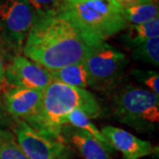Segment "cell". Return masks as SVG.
I'll use <instances>...</instances> for the list:
<instances>
[{"mask_svg":"<svg viewBox=\"0 0 159 159\" xmlns=\"http://www.w3.org/2000/svg\"><path fill=\"white\" fill-rule=\"evenodd\" d=\"M7 86L43 91L53 80L48 70L23 55L12 57L6 65Z\"/></svg>","mask_w":159,"mask_h":159,"instance_id":"obj_9","label":"cell"},{"mask_svg":"<svg viewBox=\"0 0 159 159\" xmlns=\"http://www.w3.org/2000/svg\"><path fill=\"white\" fill-rule=\"evenodd\" d=\"M2 89H3L2 87H0V93H1V91H2ZM4 91H5V89H4Z\"/></svg>","mask_w":159,"mask_h":159,"instance_id":"obj_24","label":"cell"},{"mask_svg":"<svg viewBox=\"0 0 159 159\" xmlns=\"http://www.w3.org/2000/svg\"><path fill=\"white\" fill-rule=\"evenodd\" d=\"M131 74L137 81L146 86L148 90L159 97V74L157 72L142 69H132Z\"/></svg>","mask_w":159,"mask_h":159,"instance_id":"obj_19","label":"cell"},{"mask_svg":"<svg viewBox=\"0 0 159 159\" xmlns=\"http://www.w3.org/2000/svg\"><path fill=\"white\" fill-rule=\"evenodd\" d=\"M50 74L53 80L68 86L85 89L89 87V77L84 60L55 71H51Z\"/></svg>","mask_w":159,"mask_h":159,"instance_id":"obj_12","label":"cell"},{"mask_svg":"<svg viewBox=\"0 0 159 159\" xmlns=\"http://www.w3.org/2000/svg\"><path fill=\"white\" fill-rule=\"evenodd\" d=\"M67 125H72L75 128L83 131L89 135L96 139L97 142L105 148L109 154L113 153L114 148L111 147L106 137L102 134L101 131L97 128L90 119L80 110H74L67 116Z\"/></svg>","mask_w":159,"mask_h":159,"instance_id":"obj_14","label":"cell"},{"mask_svg":"<svg viewBox=\"0 0 159 159\" xmlns=\"http://www.w3.org/2000/svg\"><path fill=\"white\" fill-rule=\"evenodd\" d=\"M110 113L118 122L140 133H150L159 124V97L148 89L121 84L110 94Z\"/></svg>","mask_w":159,"mask_h":159,"instance_id":"obj_3","label":"cell"},{"mask_svg":"<svg viewBox=\"0 0 159 159\" xmlns=\"http://www.w3.org/2000/svg\"><path fill=\"white\" fill-rule=\"evenodd\" d=\"M60 12L102 41L128 26L121 9L111 0H65Z\"/></svg>","mask_w":159,"mask_h":159,"instance_id":"obj_4","label":"cell"},{"mask_svg":"<svg viewBox=\"0 0 159 159\" xmlns=\"http://www.w3.org/2000/svg\"><path fill=\"white\" fill-rule=\"evenodd\" d=\"M22 51L0 28V55L6 61V64L11 57L16 55H20Z\"/></svg>","mask_w":159,"mask_h":159,"instance_id":"obj_20","label":"cell"},{"mask_svg":"<svg viewBox=\"0 0 159 159\" xmlns=\"http://www.w3.org/2000/svg\"><path fill=\"white\" fill-rule=\"evenodd\" d=\"M102 42L59 11L37 20L26 37L22 53L51 72L83 61Z\"/></svg>","mask_w":159,"mask_h":159,"instance_id":"obj_1","label":"cell"},{"mask_svg":"<svg viewBox=\"0 0 159 159\" xmlns=\"http://www.w3.org/2000/svg\"><path fill=\"white\" fill-rule=\"evenodd\" d=\"M122 15L128 25H140L147 23L158 18V2L154 1L147 4L134 6L121 10Z\"/></svg>","mask_w":159,"mask_h":159,"instance_id":"obj_15","label":"cell"},{"mask_svg":"<svg viewBox=\"0 0 159 159\" xmlns=\"http://www.w3.org/2000/svg\"><path fill=\"white\" fill-rule=\"evenodd\" d=\"M37 20L27 0H0V28L21 51L29 30Z\"/></svg>","mask_w":159,"mask_h":159,"instance_id":"obj_7","label":"cell"},{"mask_svg":"<svg viewBox=\"0 0 159 159\" xmlns=\"http://www.w3.org/2000/svg\"><path fill=\"white\" fill-rule=\"evenodd\" d=\"M11 128L19 146L29 159H70V148L66 142L41 134L20 119H13Z\"/></svg>","mask_w":159,"mask_h":159,"instance_id":"obj_6","label":"cell"},{"mask_svg":"<svg viewBox=\"0 0 159 159\" xmlns=\"http://www.w3.org/2000/svg\"><path fill=\"white\" fill-rule=\"evenodd\" d=\"M126 32L122 35V40L125 45L134 49L147 40L159 36V18L147 23L140 25L129 24Z\"/></svg>","mask_w":159,"mask_h":159,"instance_id":"obj_13","label":"cell"},{"mask_svg":"<svg viewBox=\"0 0 159 159\" xmlns=\"http://www.w3.org/2000/svg\"><path fill=\"white\" fill-rule=\"evenodd\" d=\"M61 136L66 144H72L84 159H112L96 139L72 125L63 126Z\"/></svg>","mask_w":159,"mask_h":159,"instance_id":"obj_11","label":"cell"},{"mask_svg":"<svg viewBox=\"0 0 159 159\" xmlns=\"http://www.w3.org/2000/svg\"><path fill=\"white\" fill-rule=\"evenodd\" d=\"M2 99L12 119L23 120L34 129L41 114L43 91L12 87L4 91Z\"/></svg>","mask_w":159,"mask_h":159,"instance_id":"obj_8","label":"cell"},{"mask_svg":"<svg viewBox=\"0 0 159 159\" xmlns=\"http://www.w3.org/2000/svg\"><path fill=\"white\" fill-rule=\"evenodd\" d=\"M0 159H29L10 129L0 130Z\"/></svg>","mask_w":159,"mask_h":159,"instance_id":"obj_17","label":"cell"},{"mask_svg":"<svg viewBox=\"0 0 159 159\" xmlns=\"http://www.w3.org/2000/svg\"><path fill=\"white\" fill-rule=\"evenodd\" d=\"M64 1L65 0H27L38 19L58 13L62 8Z\"/></svg>","mask_w":159,"mask_h":159,"instance_id":"obj_18","label":"cell"},{"mask_svg":"<svg viewBox=\"0 0 159 159\" xmlns=\"http://www.w3.org/2000/svg\"><path fill=\"white\" fill-rule=\"evenodd\" d=\"M116 6L121 10H125L127 8H131L134 6H140L142 4H147L157 0H111Z\"/></svg>","mask_w":159,"mask_h":159,"instance_id":"obj_22","label":"cell"},{"mask_svg":"<svg viewBox=\"0 0 159 159\" xmlns=\"http://www.w3.org/2000/svg\"><path fill=\"white\" fill-rule=\"evenodd\" d=\"M101 132L114 150L122 153L125 159H140L156 153L157 148L148 141L113 125H105Z\"/></svg>","mask_w":159,"mask_h":159,"instance_id":"obj_10","label":"cell"},{"mask_svg":"<svg viewBox=\"0 0 159 159\" xmlns=\"http://www.w3.org/2000/svg\"><path fill=\"white\" fill-rule=\"evenodd\" d=\"M89 77V87L110 94L120 84L128 65L125 54L102 42L84 59Z\"/></svg>","mask_w":159,"mask_h":159,"instance_id":"obj_5","label":"cell"},{"mask_svg":"<svg viewBox=\"0 0 159 159\" xmlns=\"http://www.w3.org/2000/svg\"><path fill=\"white\" fill-rule=\"evenodd\" d=\"M6 61L0 55V87H2L6 90L7 84L6 80Z\"/></svg>","mask_w":159,"mask_h":159,"instance_id":"obj_23","label":"cell"},{"mask_svg":"<svg viewBox=\"0 0 159 159\" xmlns=\"http://www.w3.org/2000/svg\"><path fill=\"white\" fill-rule=\"evenodd\" d=\"M80 110L89 118L102 114L101 106L90 91L52 80L43 91L42 110L34 130L50 139L65 142L61 130L67 125V116Z\"/></svg>","mask_w":159,"mask_h":159,"instance_id":"obj_2","label":"cell"},{"mask_svg":"<svg viewBox=\"0 0 159 159\" xmlns=\"http://www.w3.org/2000/svg\"><path fill=\"white\" fill-rule=\"evenodd\" d=\"M13 124V119L6 111L4 105L2 96L0 95V130L9 129V127Z\"/></svg>","mask_w":159,"mask_h":159,"instance_id":"obj_21","label":"cell"},{"mask_svg":"<svg viewBox=\"0 0 159 159\" xmlns=\"http://www.w3.org/2000/svg\"><path fill=\"white\" fill-rule=\"evenodd\" d=\"M131 57L136 61L147 63L157 67L159 66V36L147 40L132 49Z\"/></svg>","mask_w":159,"mask_h":159,"instance_id":"obj_16","label":"cell"}]
</instances>
